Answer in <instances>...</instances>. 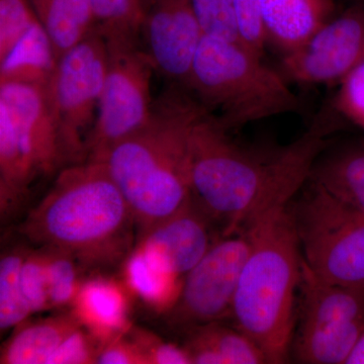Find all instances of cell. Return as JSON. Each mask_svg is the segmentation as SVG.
I'll return each mask as SVG.
<instances>
[{"label":"cell","mask_w":364,"mask_h":364,"mask_svg":"<svg viewBox=\"0 0 364 364\" xmlns=\"http://www.w3.org/2000/svg\"><path fill=\"white\" fill-rule=\"evenodd\" d=\"M331 107L318 112L294 142L272 149L246 147L208 112L191 139V200L222 236L236 233L279 205L291 203L336 130Z\"/></svg>","instance_id":"6da1fadb"},{"label":"cell","mask_w":364,"mask_h":364,"mask_svg":"<svg viewBox=\"0 0 364 364\" xmlns=\"http://www.w3.org/2000/svg\"><path fill=\"white\" fill-rule=\"evenodd\" d=\"M331 107L364 134V58L339 83Z\"/></svg>","instance_id":"4316f807"},{"label":"cell","mask_w":364,"mask_h":364,"mask_svg":"<svg viewBox=\"0 0 364 364\" xmlns=\"http://www.w3.org/2000/svg\"><path fill=\"white\" fill-rule=\"evenodd\" d=\"M49 296L51 309L62 308L73 304L81 284H79V270L83 268L68 254L46 249Z\"/></svg>","instance_id":"d4e9b609"},{"label":"cell","mask_w":364,"mask_h":364,"mask_svg":"<svg viewBox=\"0 0 364 364\" xmlns=\"http://www.w3.org/2000/svg\"><path fill=\"white\" fill-rule=\"evenodd\" d=\"M359 1H360V4H364V0H359Z\"/></svg>","instance_id":"e575fe53"},{"label":"cell","mask_w":364,"mask_h":364,"mask_svg":"<svg viewBox=\"0 0 364 364\" xmlns=\"http://www.w3.org/2000/svg\"><path fill=\"white\" fill-rule=\"evenodd\" d=\"M363 58L364 4H358L282 55L279 70L296 85H338Z\"/></svg>","instance_id":"7c38bea8"},{"label":"cell","mask_w":364,"mask_h":364,"mask_svg":"<svg viewBox=\"0 0 364 364\" xmlns=\"http://www.w3.org/2000/svg\"><path fill=\"white\" fill-rule=\"evenodd\" d=\"M85 330L82 326L74 332L55 353L50 364L97 363L98 352L93 344L95 338Z\"/></svg>","instance_id":"4dcf8cb0"},{"label":"cell","mask_w":364,"mask_h":364,"mask_svg":"<svg viewBox=\"0 0 364 364\" xmlns=\"http://www.w3.org/2000/svg\"><path fill=\"white\" fill-rule=\"evenodd\" d=\"M80 327L82 324L73 313L21 323L4 344L0 363L50 364L62 344Z\"/></svg>","instance_id":"e0dca14e"},{"label":"cell","mask_w":364,"mask_h":364,"mask_svg":"<svg viewBox=\"0 0 364 364\" xmlns=\"http://www.w3.org/2000/svg\"><path fill=\"white\" fill-rule=\"evenodd\" d=\"M233 6L242 44L263 56L267 43L261 20L259 0H233Z\"/></svg>","instance_id":"f1b7e54d"},{"label":"cell","mask_w":364,"mask_h":364,"mask_svg":"<svg viewBox=\"0 0 364 364\" xmlns=\"http://www.w3.org/2000/svg\"><path fill=\"white\" fill-rule=\"evenodd\" d=\"M250 247L247 228L220 237L184 275L178 298L167 312L169 322L191 332L231 318L235 294Z\"/></svg>","instance_id":"8fae6325"},{"label":"cell","mask_w":364,"mask_h":364,"mask_svg":"<svg viewBox=\"0 0 364 364\" xmlns=\"http://www.w3.org/2000/svg\"><path fill=\"white\" fill-rule=\"evenodd\" d=\"M23 249L2 254L0 260V330L18 327L33 315L21 284V270L26 257Z\"/></svg>","instance_id":"7402d4cb"},{"label":"cell","mask_w":364,"mask_h":364,"mask_svg":"<svg viewBox=\"0 0 364 364\" xmlns=\"http://www.w3.org/2000/svg\"><path fill=\"white\" fill-rule=\"evenodd\" d=\"M55 61L95 28L90 0H30Z\"/></svg>","instance_id":"ac0fdd59"},{"label":"cell","mask_w":364,"mask_h":364,"mask_svg":"<svg viewBox=\"0 0 364 364\" xmlns=\"http://www.w3.org/2000/svg\"><path fill=\"white\" fill-rule=\"evenodd\" d=\"M105 38L107 73L97 119L86 142L87 160L97 159L112 146L141 130L154 109L151 79L156 70L139 43V36Z\"/></svg>","instance_id":"ba28073f"},{"label":"cell","mask_w":364,"mask_h":364,"mask_svg":"<svg viewBox=\"0 0 364 364\" xmlns=\"http://www.w3.org/2000/svg\"><path fill=\"white\" fill-rule=\"evenodd\" d=\"M72 305L74 315L86 331L102 343L126 331V296L112 280L92 279L83 282Z\"/></svg>","instance_id":"2e32d148"},{"label":"cell","mask_w":364,"mask_h":364,"mask_svg":"<svg viewBox=\"0 0 364 364\" xmlns=\"http://www.w3.org/2000/svg\"><path fill=\"white\" fill-rule=\"evenodd\" d=\"M139 4H140L141 9H142V0H138Z\"/></svg>","instance_id":"836d02e7"},{"label":"cell","mask_w":364,"mask_h":364,"mask_svg":"<svg viewBox=\"0 0 364 364\" xmlns=\"http://www.w3.org/2000/svg\"><path fill=\"white\" fill-rule=\"evenodd\" d=\"M39 23L30 0H0V64Z\"/></svg>","instance_id":"cb8c5ba5"},{"label":"cell","mask_w":364,"mask_h":364,"mask_svg":"<svg viewBox=\"0 0 364 364\" xmlns=\"http://www.w3.org/2000/svg\"><path fill=\"white\" fill-rule=\"evenodd\" d=\"M133 340L143 351L148 364L193 363L186 347L181 348L174 344L165 343L143 331H133Z\"/></svg>","instance_id":"f546056e"},{"label":"cell","mask_w":364,"mask_h":364,"mask_svg":"<svg viewBox=\"0 0 364 364\" xmlns=\"http://www.w3.org/2000/svg\"><path fill=\"white\" fill-rule=\"evenodd\" d=\"M124 263V279L132 291L153 308L168 312L181 293L182 277L158 267L136 246Z\"/></svg>","instance_id":"ffe728a7"},{"label":"cell","mask_w":364,"mask_h":364,"mask_svg":"<svg viewBox=\"0 0 364 364\" xmlns=\"http://www.w3.org/2000/svg\"><path fill=\"white\" fill-rule=\"evenodd\" d=\"M294 358L301 363L346 364L364 328V289L320 279L301 259Z\"/></svg>","instance_id":"9c48e42d"},{"label":"cell","mask_w":364,"mask_h":364,"mask_svg":"<svg viewBox=\"0 0 364 364\" xmlns=\"http://www.w3.org/2000/svg\"><path fill=\"white\" fill-rule=\"evenodd\" d=\"M267 44L282 55L303 44L334 16L333 0H259Z\"/></svg>","instance_id":"9a60e30c"},{"label":"cell","mask_w":364,"mask_h":364,"mask_svg":"<svg viewBox=\"0 0 364 364\" xmlns=\"http://www.w3.org/2000/svg\"><path fill=\"white\" fill-rule=\"evenodd\" d=\"M205 112L186 87L173 85L154 102L145 127L93 160L104 163L121 189L135 219L138 240L193 202L191 139Z\"/></svg>","instance_id":"3957f363"},{"label":"cell","mask_w":364,"mask_h":364,"mask_svg":"<svg viewBox=\"0 0 364 364\" xmlns=\"http://www.w3.org/2000/svg\"><path fill=\"white\" fill-rule=\"evenodd\" d=\"M141 35L155 70L186 85L203 36L193 0H142Z\"/></svg>","instance_id":"4fadbf2b"},{"label":"cell","mask_w":364,"mask_h":364,"mask_svg":"<svg viewBox=\"0 0 364 364\" xmlns=\"http://www.w3.org/2000/svg\"><path fill=\"white\" fill-rule=\"evenodd\" d=\"M47 81L0 80V217L23 212L38 184L69 166L46 92Z\"/></svg>","instance_id":"8992f818"},{"label":"cell","mask_w":364,"mask_h":364,"mask_svg":"<svg viewBox=\"0 0 364 364\" xmlns=\"http://www.w3.org/2000/svg\"><path fill=\"white\" fill-rule=\"evenodd\" d=\"M95 28L105 37L140 36L143 14L138 0H90Z\"/></svg>","instance_id":"603a6c76"},{"label":"cell","mask_w":364,"mask_h":364,"mask_svg":"<svg viewBox=\"0 0 364 364\" xmlns=\"http://www.w3.org/2000/svg\"><path fill=\"white\" fill-rule=\"evenodd\" d=\"M291 203L273 208L248 225L251 247L235 294V327L258 345L268 363L289 359L296 329L301 245Z\"/></svg>","instance_id":"277c9868"},{"label":"cell","mask_w":364,"mask_h":364,"mask_svg":"<svg viewBox=\"0 0 364 364\" xmlns=\"http://www.w3.org/2000/svg\"><path fill=\"white\" fill-rule=\"evenodd\" d=\"M18 232L33 245L68 254L86 269L126 261L135 248V219L104 163L64 167L28 210Z\"/></svg>","instance_id":"7a4b0ae2"},{"label":"cell","mask_w":364,"mask_h":364,"mask_svg":"<svg viewBox=\"0 0 364 364\" xmlns=\"http://www.w3.org/2000/svg\"><path fill=\"white\" fill-rule=\"evenodd\" d=\"M309 181L364 215V142L318 159Z\"/></svg>","instance_id":"d6986e66"},{"label":"cell","mask_w":364,"mask_h":364,"mask_svg":"<svg viewBox=\"0 0 364 364\" xmlns=\"http://www.w3.org/2000/svg\"><path fill=\"white\" fill-rule=\"evenodd\" d=\"M309 182L291 208L304 261L326 282L364 289V215Z\"/></svg>","instance_id":"52a82bcc"},{"label":"cell","mask_w":364,"mask_h":364,"mask_svg":"<svg viewBox=\"0 0 364 364\" xmlns=\"http://www.w3.org/2000/svg\"><path fill=\"white\" fill-rule=\"evenodd\" d=\"M97 363L148 364V361L133 339H124L119 335L104 344L98 351Z\"/></svg>","instance_id":"1f68e13d"},{"label":"cell","mask_w":364,"mask_h":364,"mask_svg":"<svg viewBox=\"0 0 364 364\" xmlns=\"http://www.w3.org/2000/svg\"><path fill=\"white\" fill-rule=\"evenodd\" d=\"M184 87L229 132L301 109L282 72L241 42L215 36H203Z\"/></svg>","instance_id":"5b68a950"},{"label":"cell","mask_w":364,"mask_h":364,"mask_svg":"<svg viewBox=\"0 0 364 364\" xmlns=\"http://www.w3.org/2000/svg\"><path fill=\"white\" fill-rule=\"evenodd\" d=\"M189 334L188 343L210 349L222 364L268 363L258 345L238 328H228L218 322L196 328Z\"/></svg>","instance_id":"44dd1931"},{"label":"cell","mask_w":364,"mask_h":364,"mask_svg":"<svg viewBox=\"0 0 364 364\" xmlns=\"http://www.w3.org/2000/svg\"><path fill=\"white\" fill-rule=\"evenodd\" d=\"M221 236L210 218L191 202L143 235L136 246L162 269L184 277Z\"/></svg>","instance_id":"5bb4252c"},{"label":"cell","mask_w":364,"mask_h":364,"mask_svg":"<svg viewBox=\"0 0 364 364\" xmlns=\"http://www.w3.org/2000/svg\"><path fill=\"white\" fill-rule=\"evenodd\" d=\"M107 67V45L97 28L62 55L46 83L48 102L69 165L87 160Z\"/></svg>","instance_id":"30bf717a"},{"label":"cell","mask_w":364,"mask_h":364,"mask_svg":"<svg viewBox=\"0 0 364 364\" xmlns=\"http://www.w3.org/2000/svg\"><path fill=\"white\" fill-rule=\"evenodd\" d=\"M203 35L241 42L233 0H193Z\"/></svg>","instance_id":"83f0119b"},{"label":"cell","mask_w":364,"mask_h":364,"mask_svg":"<svg viewBox=\"0 0 364 364\" xmlns=\"http://www.w3.org/2000/svg\"><path fill=\"white\" fill-rule=\"evenodd\" d=\"M346 364H364V328L359 335L353 350L347 359Z\"/></svg>","instance_id":"d6a6232c"},{"label":"cell","mask_w":364,"mask_h":364,"mask_svg":"<svg viewBox=\"0 0 364 364\" xmlns=\"http://www.w3.org/2000/svg\"><path fill=\"white\" fill-rule=\"evenodd\" d=\"M21 284L33 314L51 309L47 255L44 249L26 253L21 270Z\"/></svg>","instance_id":"484cf974"}]
</instances>
